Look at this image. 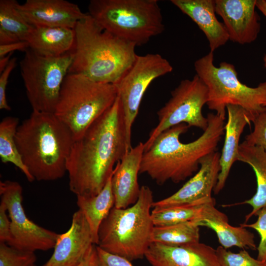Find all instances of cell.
Returning a JSON list of instances; mask_svg holds the SVG:
<instances>
[{
  "label": "cell",
  "instance_id": "23",
  "mask_svg": "<svg viewBox=\"0 0 266 266\" xmlns=\"http://www.w3.org/2000/svg\"><path fill=\"white\" fill-rule=\"evenodd\" d=\"M238 161L249 165L253 169L257 181V190L250 199L239 204H246L252 207L245 216L246 223L260 209L266 206V151L262 148L251 145L243 141L238 148Z\"/></svg>",
  "mask_w": 266,
  "mask_h": 266
},
{
  "label": "cell",
  "instance_id": "25",
  "mask_svg": "<svg viewBox=\"0 0 266 266\" xmlns=\"http://www.w3.org/2000/svg\"><path fill=\"white\" fill-rule=\"evenodd\" d=\"M15 0H0V45L27 41L33 26L24 18Z\"/></svg>",
  "mask_w": 266,
  "mask_h": 266
},
{
  "label": "cell",
  "instance_id": "3",
  "mask_svg": "<svg viewBox=\"0 0 266 266\" xmlns=\"http://www.w3.org/2000/svg\"><path fill=\"white\" fill-rule=\"evenodd\" d=\"M15 140L34 180L54 181L64 176L74 139L69 129L54 113L33 111L19 125Z\"/></svg>",
  "mask_w": 266,
  "mask_h": 266
},
{
  "label": "cell",
  "instance_id": "31",
  "mask_svg": "<svg viewBox=\"0 0 266 266\" xmlns=\"http://www.w3.org/2000/svg\"><path fill=\"white\" fill-rule=\"evenodd\" d=\"M255 215L258 216L257 221L250 224H241L240 226L255 230L260 236V242L257 247V259L266 261V206L260 209Z\"/></svg>",
  "mask_w": 266,
  "mask_h": 266
},
{
  "label": "cell",
  "instance_id": "26",
  "mask_svg": "<svg viewBox=\"0 0 266 266\" xmlns=\"http://www.w3.org/2000/svg\"><path fill=\"white\" fill-rule=\"evenodd\" d=\"M19 126V119L15 117H4L0 123V157L3 163H10L17 167L28 180L34 178L25 165L18 149L15 136Z\"/></svg>",
  "mask_w": 266,
  "mask_h": 266
},
{
  "label": "cell",
  "instance_id": "7",
  "mask_svg": "<svg viewBox=\"0 0 266 266\" xmlns=\"http://www.w3.org/2000/svg\"><path fill=\"white\" fill-rule=\"evenodd\" d=\"M195 70L208 90L206 104L210 110L226 118L227 105H236L243 108L251 122L266 111V81L250 87L238 79L233 65L222 62L219 67L214 64L213 52L196 60Z\"/></svg>",
  "mask_w": 266,
  "mask_h": 266
},
{
  "label": "cell",
  "instance_id": "37",
  "mask_svg": "<svg viewBox=\"0 0 266 266\" xmlns=\"http://www.w3.org/2000/svg\"><path fill=\"white\" fill-rule=\"evenodd\" d=\"M96 245L87 257L78 266H96L95 261V251Z\"/></svg>",
  "mask_w": 266,
  "mask_h": 266
},
{
  "label": "cell",
  "instance_id": "33",
  "mask_svg": "<svg viewBox=\"0 0 266 266\" xmlns=\"http://www.w3.org/2000/svg\"><path fill=\"white\" fill-rule=\"evenodd\" d=\"M95 261L96 266H133L125 258L106 252L98 245L95 246Z\"/></svg>",
  "mask_w": 266,
  "mask_h": 266
},
{
  "label": "cell",
  "instance_id": "38",
  "mask_svg": "<svg viewBox=\"0 0 266 266\" xmlns=\"http://www.w3.org/2000/svg\"><path fill=\"white\" fill-rule=\"evenodd\" d=\"M13 53H11L6 56L0 58V73H1L9 64L11 57Z\"/></svg>",
  "mask_w": 266,
  "mask_h": 266
},
{
  "label": "cell",
  "instance_id": "6",
  "mask_svg": "<svg viewBox=\"0 0 266 266\" xmlns=\"http://www.w3.org/2000/svg\"><path fill=\"white\" fill-rule=\"evenodd\" d=\"M88 10L100 27L135 46L165 30L157 0H91Z\"/></svg>",
  "mask_w": 266,
  "mask_h": 266
},
{
  "label": "cell",
  "instance_id": "14",
  "mask_svg": "<svg viewBox=\"0 0 266 266\" xmlns=\"http://www.w3.org/2000/svg\"><path fill=\"white\" fill-rule=\"evenodd\" d=\"M95 245L89 224L79 209L73 214L68 231L60 234L53 254L42 266H78Z\"/></svg>",
  "mask_w": 266,
  "mask_h": 266
},
{
  "label": "cell",
  "instance_id": "41",
  "mask_svg": "<svg viewBox=\"0 0 266 266\" xmlns=\"http://www.w3.org/2000/svg\"></svg>",
  "mask_w": 266,
  "mask_h": 266
},
{
  "label": "cell",
  "instance_id": "1",
  "mask_svg": "<svg viewBox=\"0 0 266 266\" xmlns=\"http://www.w3.org/2000/svg\"><path fill=\"white\" fill-rule=\"evenodd\" d=\"M127 149L123 111L118 97L72 145L66 162L70 190L92 197L103 188Z\"/></svg>",
  "mask_w": 266,
  "mask_h": 266
},
{
  "label": "cell",
  "instance_id": "9",
  "mask_svg": "<svg viewBox=\"0 0 266 266\" xmlns=\"http://www.w3.org/2000/svg\"><path fill=\"white\" fill-rule=\"evenodd\" d=\"M72 58V51L58 57L42 56L30 48L25 52L20 69L33 111L54 113Z\"/></svg>",
  "mask_w": 266,
  "mask_h": 266
},
{
  "label": "cell",
  "instance_id": "36",
  "mask_svg": "<svg viewBox=\"0 0 266 266\" xmlns=\"http://www.w3.org/2000/svg\"><path fill=\"white\" fill-rule=\"evenodd\" d=\"M29 48V43L25 41L0 45V58L6 56L11 53H13L15 51L25 52Z\"/></svg>",
  "mask_w": 266,
  "mask_h": 266
},
{
  "label": "cell",
  "instance_id": "5",
  "mask_svg": "<svg viewBox=\"0 0 266 266\" xmlns=\"http://www.w3.org/2000/svg\"><path fill=\"white\" fill-rule=\"evenodd\" d=\"M154 202L152 190L143 185L132 206L123 209L114 206L100 227L97 245L131 262L142 259L152 243Z\"/></svg>",
  "mask_w": 266,
  "mask_h": 266
},
{
  "label": "cell",
  "instance_id": "29",
  "mask_svg": "<svg viewBox=\"0 0 266 266\" xmlns=\"http://www.w3.org/2000/svg\"><path fill=\"white\" fill-rule=\"evenodd\" d=\"M34 252L20 250L0 242V266H35Z\"/></svg>",
  "mask_w": 266,
  "mask_h": 266
},
{
  "label": "cell",
  "instance_id": "22",
  "mask_svg": "<svg viewBox=\"0 0 266 266\" xmlns=\"http://www.w3.org/2000/svg\"><path fill=\"white\" fill-rule=\"evenodd\" d=\"M74 29L64 27H33L27 41L29 48L47 57H58L72 51Z\"/></svg>",
  "mask_w": 266,
  "mask_h": 266
},
{
  "label": "cell",
  "instance_id": "12",
  "mask_svg": "<svg viewBox=\"0 0 266 266\" xmlns=\"http://www.w3.org/2000/svg\"><path fill=\"white\" fill-rule=\"evenodd\" d=\"M0 196L10 220L11 239L8 245L32 252L54 248L60 234L37 225L28 218L22 205L23 189L18 182L0 181Z\"/></svg>",
  "mask_w": 266,
  "mask_h": 266
},
{
  "label": "cell",
  "instance_id": "4",
  "mask_svg": "<svg viewBox=\"0 0 266 266\" xmlns=\"http://www.w3.org/2000/svg\"><path fill=\"white\" fill-rule=\"evenodd\" d=\"M73 58L68 72L115 84L133 63L135 45L100 27L87 12L74 29Z\"/></svg>",
  "mask_w": 266,
  "mask_h": 266
},
{
  "label": "cell",
  "instance_id": "13",
  "mask_svg": "<svg viewBox=\"0 0 266 266\" xmlns=\"http://www.w3.org/2000/svg\"><path fill=\"white\" fill-rule=\"evenodd\" d=\"M221 153L215 151L202 158L196 174L172 195L153 204L154 208H163L192 203L215 202L211 193L217 184L220 171Z\"/></svg>",
  "mask_w": 266,
  "mask_h": 266
},
{
  "label": "cell",
  "instance_id": "24",
  "mask_svg": "<svg viewBox=\"0 0 266 266\" xmlns=\"http://www.w3.org/2000/svg\"><path fill=\"white\" fill-rule=\"evenodd\" d=\"M113 173L102 190L97 195L92 197L77 196V206L84 214L89 224L95 245L98 243L100 227L115 204L111 188Z\"/></svg>",
  "mask_w": 266,
  "mask_h": 266
},
{
  "label": "cell",
  "instance_id": "19",
  "mask_svg": "<svg viewBox=\"0 0 266 266\" xmlns=\"http://www.w3.org/2000/svg\"><path fill=\"white\" fill-rule=\"evenodd\" d=\"M171 2L189 17L204 33L213 52L229 40L226 29L216 16L214 0H171Z\"/></svg>",
  "mask_w": 266,
  "mask_h": 266
},
{
  "label": "cell",
  "instance_id": "28",
  "mask_svg": "<svg viewBox=\"0 0 266 266\" xmlns=\"http://www.w3.org/2000/svg\"><path fill=\"white\" fill-rule=\"evenodd\" d=\"M205 204L192 203L154 208L151 211L153 224L154 226H165L195 220L200 216Z\"/></svg>",
  "mask_w": 266,
  "mask_h": 266
},
{
  "label": "cell",
  "instance_id": "39",
  "mask_svg": "<svg viewBox=\"0 0 266 266\" xmlns=\"http://www.w3.org/2000/svg\"><path fill=\"white\" fill-rule=\"evenodd\" d=\"M256 7L259 9L263 15L266 17V0H257Z\"/></svg>",
  "mask_w": 266,
  "mask_h": 266
},
{
  "label": "cell",
  "instance_id": "8",
  "mask_svg": "<svg viewBox=\"0 0 266 266\" xmlns=\"http://www.w3.org/2000/svg\"><path fill=\"white\" fill-rule=\"evenodd\" d=\"M114 84L93 81L82 74L68 73L60 92L55 116L71 131L74 140L114 103Z\"/></svg>",
  "mask_w": 266,
  "mask_h": 266
},
{
  "label": "cell",
  "instance_id": "34",
  "mask_svg": "<svg viewBox=\"0 0 266 266\" xmlns=\"http://www.w3.org/2000/svg\"><path fill=\"white\" fill-rule=\"evenodd\" d=\"M17 58L13 57L11 59L9 64L0 73V109L9 111L11 110L10 106L8 105L6 95V87L10 73L15 67Z\"/></svg>",
  "mask_w": 266,
  "mask_h": 266
},
{
  "label": "cell",
  "instance_id": "21",
  "mask_svg": "<svg viewBox=\"0 0 266 266\" xmlns=\"http://www.w3.org/2000/svg\"><path fill=\"white\" fill-rule=\"evenodd\" d=\"M194 221L200 227H205L212 230L221 246L226 249L233 246L256 249L254 234L246 228L231 225L227 215L215 207V202L206 204L200 216Z\"/></svg>",
  "mask_w": 266,
  "mask_h": 266
},
{
  "label": "cell",
  "instance_id": "2",
  "mask_svg": "<svg viewBox=\"0 0 266 266\" xmlns=\"http://www.w3.org/2000/svg\"><path fill=\"white\" fill-rule=\"evenodd\" d=\"M208 126L195 140L183 143L181 134L190 128L185 123L171 127L161 133L143 153L140 173H146L159 185L168 180L175 183L184 181L197 172L200 162L216 151L225 132V119L208 113Z\"/></svg>",
  "mask_w": 266,
  "mask_h": 266
},
{
  "label": "cell",
  "instance_id": "18",
  "mask_svg": "<svg viewBox=\"0 0 266 266\" xmlns=\"http://www.w3.org/2000/svg\"><path fill=\"white\" fill-rule=\"evenodd\" d=\"M144 144L142 142L132 147L116 165L111 178V188L115 200L114 206L126 208L134 204L140 194L138 174Z\"/></svg>",
  "mask_w": 266,
  "mask_h": 266
},
{
  "label": "cell",
  "instance_id": "16",
  "mask_svg": "<svg viewBox=\"0 0 266 266\" xmlns=\"http://www.w3.org/2000/svg\"><path fill=\"white\" fill-rule=\"evenodd\" d=\"M18 8L33 27H64L74 29L84 18L78 5L65 0H27Z\"/></svg>",
  "mask_w": 266,
  "mask_h": 266
},
{
  "label": "cell",
  "instance_id": "10",
  "mask_svg": "<svg viewBox=\"0 0 266 266\" xmlns=\"http://www.w3.org/2000/svg\"><path fill=\"white\" fill-rule=\"evenodd\" d=\"M207 100V88L197 75L191 79L182 80L171 92L168 101L157 112L159 122L144 143V151L161 133L174 126L185 123L189 127L205 131L208 121L202 109Z\"/></svg>",
  "mask_w": 266,
  "mask_h": 266
},
{
  "label": "cell",
  "instance_id": "15",
  "mask_svg": "<svg viewBox=\"0 0 266 266\" xmlns=\"http://www.w3.org/2000/svg\"><path fill=\"white\" fill-rule=\"evenodd\" d=\"M257 0H215L216 13L222 19L229 40L248 44L257 38L260 18L256 10Z\"/></svg>",
  "mask_w": 266,
  "mask_h": 266
},
{
  "label": "cell",
  "instance_id": "32",
  "mask_svg": "<svg viewBox=\"0 0 266 266\" xmlns=\"http://www.w3.org/2000/svg\"><path fill=\"white\" fill-rule=\"evenodd\" d=\"M253 123L254 129L245 136L244 141L249 145L260 147L266 151V111L261 113Z\"/></svg>",
  "mask_w": 266,
  "mask_h": 266
},
{
  "label": "cell",
  "instance_id": "35",
  "mask_svg": "<svg viewBox=\"0 0 266 266\" xmlns=\"http://www.w3.org/2000/svg\"><path fill=\"white\" fill-rule=\"evenodd\" d=\"M7 209L1 202L0 204V242L7 243L11 239L10 220L6 214Z\"/></svg>",
  "mask_w": 266,
  "mask_h": 266
},
{
  "label": "cell",
  "instance_id": "17",
  "mask_svg": "<svg viewBox=\"0 0 266 266\" xmlns=\"http://www.w3.org/2000/svg\"><path fill=\"white\" fill-rule=\"evenodd\" d=\"M145 257L152 266H220L216 250L200 242L182 246L151 243Z\"/></svg>",
  "mask_w": 266,
  "mask_h": 266
},
{
  "label": "cell",
  "instance_id": "27",
  "mask_svg": "<svg viewBox=\"0 0 266 266\" xmlns=\"http://www.w3.org/2000/svg\"><path fill=\"white\" fill-rule=\"evenodd\" d=\"M200 242V227L193 220L165 226H154L152 243L182 246Z\"/></svg>",
  "mask_w": 266,
  "mask_h": 266
},
{
  "label": "cell",
  "instance_id": "30",
  "mask_svg": "<svg viewBox=\"0 0 266 266\" xmlns=\"http://www.w3.org/2000/svg\"><path fill=\"white\" fill-rule=\"evenodd\" d=\"M216 252L220 266H266V261L253 258L245 249L235 253L220 246Z\"/></svg>",
  "mask_w": 266,
  "mask_h": 266
},
{
  "label": "cell",
  "instance_id": "11",
  "mask_svg": "<svg viewBox=\"0 0 266 266\" xmlns=\"http://www.w3.org/2000/svg\"><path fill=\"white\" fill-rule=\"evenodd\" d=\"M172 70L170 63L159 54L137 55L132 66L114 84L123 111L128 151L132 148L133 124L146 90L154 80Z\"/></svg>",
  "mask_w": 266,
  "mask_h": 266
},
{
  "label": "cell",
  "instance_id": "40",
  "mask_svg": "<svg viewBox=\"0 0 266 266\" xmlns=\"http://www.w3.org/2000/svg\"><path fill=\"white\" fill-rule=\"evenodd\" d=\"M264 63H265V67H266V55L264 57Z\"/></svg>",
  "mask_w": 266,
  "mask_h": 266
},
{
  "label": "cell",
  "instance_id": "20",
  "mask_svg": "<svg viewBox=\"0 0 266 266\" xmlns=\"http://www.w3.org/2000/svg\"><path fill=\"white\" fill-rule=\"evenodd\" d=\"M226 110L228 120L225 125V140L220 157V171L213 190L215 194L223 189L232 166L238 161L241 135L245 126L251 124L248 114L241 107L230 104Z\"/></svg>",
  "mask_w": 266,
  "mask_h": 266
}]
</instances>
